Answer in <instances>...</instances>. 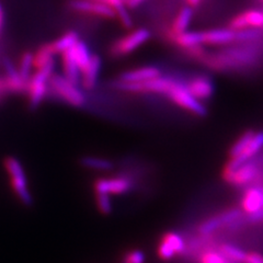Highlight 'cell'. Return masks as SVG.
<instances>
[{
  "label": "cell",
  "instance_id": "1",
  "mask_svg": "<svg viewBox=\"0 0 263 263\" xmlns=\"http://www.w3.org/2000/svg\"><path fill=\"white\" fill-rule=\"evenodd\" d=\"M4 166L8 175L10 176L11 186L16 196L26 206H32L33 197L28 187L27 176L21 162L14 157H7L4 161Z\"/></svg>",
  "mask_w": 263,
  "mask_h": 263
},
{
  "label": "cell",
  "instance_id": "2",
  "mask_svg": "<svg viewBox=\"0 0 263 263\" xmlns=\"http://www.w3.org/2000/svg\"><path fill=\"white\" fill-rule=\"evenodd\" d=\"M53 70L54 63H51L45 67L37 69L35 73L30 76L27 82V92L32 108H36L43 101L48 86V79L53 75Z\"/></svg>",
  "mask_w": 263,
  "mask_h": 263
},
{
  "label": "cell",
  "instance_id": "3",
  "mask_svg": "<svg viewBox=\"0 0 263 263\" xmlns=\"http://www.w3.org/2000/svg\"><path fill=\"white\" fill-rule=\"evenodd\" d=\"M48 86L59 95L64 101L72 106H82L86 102L84 92L77 88V85L72 84L68 79L61 75H52L48 79Z\"/></svg>",
  "mask_w": 263,
  "mask_h": 263
},
{
  "label": "cell",
  "instance_id": "4",
  "mask_svg": "<svg viewBox=\"0 0 263 263\" xmlns=\"http://www.w3.org/2000/svg\"><path fill=\"white\" fill-rule=\"evenodd\" d=\"M166 96H168L171 101H174L181 108L199 115V117H205L208 114V109L201 103V101L195 99L187 91L185 86L178 81H175V84L168 90Z\"/></svg>",
  "mask_w": 263,
  "mask_h": 263
},
{
  "label": "cell",
  "instance_id": "5",
  "mask_svg": "<svg viewBox=\"0 0 263 263\" xmlns=\"http://www.w3.org/2000/svg\"><path fill=\"white\" fill-rule=\"evenodd\" d=\"M151 39V32L147 29H137L124 37H121L112 44L110 53L114 57L130 54Z\"/></svg>",
  "mask_w": 263,
  "mask_h": 263
},
{
  "label": "cell",
  "instance_id": "6",
  "mask_svg": "<svg viewBox=\"0 0 263 263\" xmlns=\"http://www.w3.org/2000/svg\"><path fill=\"white\" fill-rule=\"evenodd\" d=\"M175 81L176 80L169 77L159 76L157 78L139 82V84H120V82H117L115 86L129 92H153L166 95L171 86L175 84Z\"/></svg>",
  "mask_w": 263,
  "mask_h": 263
},
{
  "label": "cell",
  "instance_id": "7",
  "mask_svg": "<svg viewBox=\"0 0 263 263\" xmlns=\"http://www.w3.org/2000/svg\"><path fill=\"white\" fill-rule=\"evenodd\" d=\"M69 6L77 12L101 16V18L112 19L117 16L112 7L97 0H71Z\"/></svg>",
  "mask_w": 263,
  "mask_h": 263
},
{
  "label": "cell",
  "instance_id": "8",
  "mask_svg": "<svg viewBox=\"0 0 263 263\" xmlns=\"http://www.w3.org/2000/svg\"><path fill=\"white\" fill-rule=\"evenodd\" d=\"M262 147H263V132H259V133L254 134L249 145L246 147V149L240 155H238L235 158H230L224 171H234L237 168H239L246 162H248L253 156H256L261 151Z\"/></svg>",
  "mask_w": 263,
  "mask_h": 263
},
{
  "label": "cell",
  "instance_id": "9",
  "mask_svg": "<svg viewBox=\"0 0 263 263\" xmlns=\"http://www.w3.org/2000/svg\"><path fill=\"white\" fill-rule=\"evenodd\" d=\"M132 181L125 177L117 178H100L95 182L96 193L105 194H122L128 192L132 189Z\"/></svg>",
  "mask_w": 263,
  "mask_h": 263
},
{
  "label": "cell",
  "instance_id": "10",
  "mask_svg": "<svg viewBox=\"0 0 263 263\" xmlns=\"http://www.w3.org/2000/svg\"><path fill=\"white\" fill-rule=\"evenodd\" d=\"M258 176V168L254 163L246 162L239 168H237L234 171H224L223 177L226 180V182L233 185H245Z\"/></svg>",
  "mask_w": 263,
  "mask_h": 263
},
{
  "label": "cell",
  "instance_id": "11",
  "mask_svg": "<svg viewBox=\"0 0 263 263\" xmlns=\"http://www.w3.org/2000/svg\"><path fill=\"white\" fill-rule=\"evenodd\" d=\"M185 88L199 101L208 100L215 91V86H214L213 81L204 76L192 78L185 85Z\"/></svg>",
  "mask_w": 263,
  "mask_h": 263
},
{
  "label": "cell",
  "instance_id": "12",
  "mask_svg": "<svg viewBox=\"0 0 263 263\" xmlns=\"http://www.w3.org/2000/svg\"><path fill=\"white\" fill-rule=\"evenodd\" d=\"M159 76H161L159 68L154 67V66H146V67L123 72L118 82H120V84H139V82H144Z\"/></svg>",
  "mask_w": 263,
  "mask_h": 263
},
{
  "label": "cell",
  "instance_id": "13",
  "mask_svg": "<svg viewBox=\"0 0 263 263\" xmlns=\"http://www.w3.org/2000/svg\"><path fill=\"white\" fill-rule=\"evenodd\" d=\"M4 68L6 71V76L4 82L7 91L11 92H24L27 91V82L19 73V70L15 68V66L9 61H4Z\"/></svg>",
  "mask_w": 263,
  "mask_h": 263
},
{
  "label": "cell",
  "instance_id": "14",
  "mask_svg": "<svg viewBox=\"0 0 263 263\" xmlns=\"http://www.w3.org/2000/svg\"><path fill=\"white\" fill-rule=\"evenodd\" d=\"M241 208L248 215L263 210V190L260 187H249L242 196Z\"/></svg>",
  "mask_w": 263,
  "mask_h": 263
},
{
  "label": "cell",
  "instance_id": "15",
  "mask_svg": "<svg viewBox=\"0 0 263 263\" xmlns=\"http://www.w3.org/2000/svg\"><path fill=\"white\" fill-rule=\"evenodd\" d=\"M101 70V59L98 55H91L87 67L81 71L80 81L86 89H93L97 85L99 73Z\"/></svg>",
  "mask_w": 263,
  "mask_h": 263
},
{
  "label": "cell",
  "instance_id": "16",
  "mask_svg": "<svg viewBox=\"0 0 263 263\" xmlns=\"http://www.w3.org/2000/svg\"><path fill=\"white\" fill-rule=\"evenodd\" d=\"M204 44L225 45L236 41V32L232 29H213L203 31Z\"/></svg>",
  "mask_w": 263,
  "mask_h": 263
},
{
  "label": "cell",
  "instance_id": "17",
  "mask_svg": "<svg viewBox=\"0 0 263 263\" xmlns=\"http://www.w3.org/2000/svg\"><path fill=\"white\" fill-rule=\"evenodd\" d=\"M68 52L73 62L78 66L81 75V71L87 67L90 59H91V54L89 52L88 46L84 42H81V41H78L75 45L68 49Z\"/></svg>",
  "mask_w": 263,
  "mask_h": 263
},
{
  "label": "cell",
  "instance_id": "18",
  "mask_svg": "<svg viewBox=\"0 0 263 263\" xmlns=\"http://www.w3.org/2000/svg\"><path fill=\"white\" fill-rule=\"evenodd\" d=\"M174 36L175 42L184 48L204 44V35L202 31H185Z\"/></svg>",
  "mask_w": 263,
  "mask_h": 263
},
{
  "label": "cell",
  "instance_id": "19",
  "mask_svg": "<svg viewBox=\"0 0 263 263\" xmlns=\"http://www.w3.org/2000/svg\"><path fill=\"white\" fill-rule=\"evenodd\" d=\"M193 18V9L192 7H184L181 9L177 15V18L172 24V33L174 35L180 34L187 31L189 26H190L191 20Z\"/></svg>",
  "mask_w": 263,
  "mask_h": 263
},
{
  "label": "cell",
  "instance_id": "20",
  "mask_svg": "<svg viewBox=\"0 0 263 263\" xmlns=\"http://www.w3.org/2000/svg\"><path fill=\"white\" fill-rule=\"evenodd\" d=\"M54 55L55 54L53 52L51 43L42 45L35 52V54H33V68H36L37 70L45 67V66L49 65L51 63H54Z\"/></svg>",
  "mask_w": 263,
  "mask_h": 263
},
{
  "label": "cell",
  "instance_id": "21",
  "mask_svg": "<svg viewBox=\"0 0 263 263\" xmlns=\"http://www.w3.org/2000/svg\"><path fill=\"white\" fill-rule=\"evenodd\" d=\"M79 41V36L76 32L69 31L65 33L63 36L54 41L51 43L54 54H63L64 52L68 51L70 47H72Z\"/></svg>",
  "mask_w": 263,
  "mask_h": 263
},
{
  "label": "cell",
  "instance_id": "22",
  "mask_svg": "<svg viewBox=\"0 0 263 263\" xmlns=\"http://www.w3.org/2000/svg\"><path fill=\"white\" fill-rule=\"evenodd\" d=\"M63 56V66H64V72L65 78L68 79L70 82L75 85H78L80 82V70L76 63L73 62L71 56L68 51H66L62 54Z\"/></svg>",
  "mask_w": 263,
  "mask_h": 263
},
{
  "label": "cell",
  "instance_id": "23",
  "mask_svg": "<svg viewBox=\"0 0 263 263\" xmlns=\"http://www.w3.org/2000/svg\"><path fill=\"white\" fill-rule=\"evenodd\" d=\"M80 164L85 168L99 171H106L113 168V163L110 160L100 157H92V156H85V157H82L80 159Z\"/></svg>",
  "mask_w": 263,
  "mask_h": 263
},
{
  "label": "cell",
  "instance_id": "24",
  "mask_svg": "<svg viewBox=\"0 0 263 263\" xmlns=\"http://www.w3.org/2000/svg\"><path fill=\"white\" fill-rule=\"evenodd\" d=\"M254 132L253 130H247L245 133L238 138V141L232 146L229 151V157L230 158H235L237 157L238 155H240L245 149L246 147L249 145V143L251 142V139L254 136Z\"/></svg>",
  "mask_w": 263,
  "mask_h": 263
},
{
  "label": "cell",
  "instance_id": "25",
  "mask_svg": "<svg viewBox=\"0 0 263 263\" xmlns=\"http://www.w3.org/2000/svg\"><path fill=\"white\" fill-rule=\"evenodd\" d=\"M247 29H263V11L249 10L242 12Z\"/></svg>",
  "mask_w": 263,
  "mask_h": 263
},
{
  "label": "cell",
  "instance_id": "26",
  "mask_svg": "<svg viewBox=\"0 0 263 263\" xmlns=\"http://www.w3.org/2000/svg\"><path fill=\"white\" fill-rule=\"evenodd\" d=\"M220 253L223 254V256H225L227 259H230L235 262H245V259L247 256V253L243 250L237 248V247L232 245L221 246Z\"/></svg>",
  "mask_w": 263,
  "mask_h": 263
},
{
  "label": "cell",
  "instance_id": "27",
  "mask_svg": "<svg viewBox=\"0 0 263 263\" xmlns=\"http://www.w3.org/2000/svg\"><path fill=\"white\" fill-rule=\"evenodd\" d=\"M162 241L168 243L176 253H182L185 248L183 238L176 233H167L162 237Z\"/></svg>",
  "mask_w": 263,
  "mask_h": 263
},
{
  "label": "cell",
  "instance_id": "28",
  "mask_svg": "<svg viewBox=\"0 0 263 263\" xmlns=\"http://www.w3.org/2000/svg\"><path fill=\"white\" fill-rule=\"evenodd\" d=\"M223 226H225L223 218H221L220 215H217L211 219L205 220L204 223L200 226L199 230L202 235H210Z\"/></svg>",
  "mask_w": 263,
  "mask_h": 263
},
{
  "label": "cell",
  "instance_id": "29",
  "mask_svg": "<svg viewBox=\"0 0 263 263\" xmlns=\"http://www.w3.org/2000/svg\"><path fill=\"white\" fill-rule=\"evenodd\" d=\"M33 68V53L27 52L21 57L20 66H19V73L21 77L28 81L31 76V70Z\"/></svg>",
  "mask_w": 263,
  "mask_h": 263
},
{
  "label": "cell",
  "instance_id": "30",
  "mask_svg": "<svg viewBox=\"0 0 263 263\" xmlns=\"http://www.w3.org/2000/svg\"><path fill=\"white\" fill-rule=\"evenodd\" d=\"M97 204L100 212L104 215H108L112 212V204L109 194L105 193H97Z\"/></svg>",
  "mask_w": 263,
  "mask_h": 263
},
{
  "label": "cell",
  "instance_id": "31",
  "mask_svg": "<svg viewBox=\"0 0 263 263\" xmlns=\"http://www.w3.org/2000/svg\"><path fill=\"white\" fill-rule=\"evenodd\" d=\"M201 263H228L227 258L216 251H208L201 257Z\"/></svg>",
  "mask_w": 263,
  "mask_h": 263
},
{
  "label": "cell",
  "instance_id": "32",
  "mask_svg": "<svg viewBox=\"0 0 263 263\" xmlns=\"http://www.w3.org/2000/svg\"><path fill=\"white\" fill-rule=\"evenodd\" d=\"M115 14H117V16L120 19L123 27H125L127 29L133 27V20H132V16L127 10L126 6H122L118 8V9H115Z\"/></svg>",
  "mask_w": 263,
  "mask_h": 263
},
{
  "label": "cell",
  "instance_id": "33",
  "mask_svg": "<svg viewBox=\"0 0 263 263\" xmlns=\"http://www.w3.org/2000/svg\"><path fill=\"white\" fill-rule=\"evenodd\" d=\"M123 263H145V253L141 250L129 251Z\"/></svg>",
  "mask_w": 263,
  "mask_h": 263
},
{
  "label": "cell",
  "instance_id": "34",
  "mask_svg": "<svg viewBox=\"0 0 263 263\" xmlns=\"http://www.w3.org/2000/svg\"><path fill=\"white\" fill-rule=\"evenodd\" d=\"M158 254H159V257L163 260H170L175 257L176 252L168 243H166L164 241H161L160 245L158 246Z\"/></svg>",
  "mask_w": 263,
  "mask_h": 263
},
{
  "label": "cell",
  "instance_id": "35",
  "mask_svg": "<svg viewBox=\"0 0 263 263\" xmlns=\"http://www.w3.org/2000/svg\"><path fill=\"white\" fill-rule=\"evenodd\" d=\"M245 263H263V257L257 252L247 253Z\"/></svg>",
  "mask_w": 263,
  "mask_h": 263
},
{
  "label": "cell",
  "instance_id": "36",
  "mask_svg": "<svg viewBox=\"0 0 263 263\" xmlns=\"http://www.w3.org/2000/svg\"><path fill=\"white\" fill-rule=\"evenodd\" d=\"M145 0H125V5L127 8H130V9H133V8L138 7L141 4H143Z\"/></svg>",
  "mask_w": 263,
  "mask_h": 263
},
{
  "label": "cell",
  "instance_id": "37",
  "mask_svg": "<svg viewBox=\"0 0 263 263\" xmlns=\"http://www.w3.org/2000/svg\"><path fill=\"white\" fill-rule=\"evenodd\" d=\"M6 92H7V89H6V86H5L4 79H0V97L4 96Z\"/></svg>",
  "mask_w": 263,
  "mask_h": 263
},
{
  "label": "cell",
  "instance_id": "38",
  "mask_svg": "<svg viewBox=\"0 0 263 263\" xmlns=\"http://www.w3.org/2000/svg\"><path fill=\"white\" fill-rule=\"evenodd\" d=\"M186 2H187L189 5H190V7H196V6L200 5L201 0H186Z\"/></svg>",
  "mask_w": 263,
  "mask_h": 263
},
{
  "label": "cell",
  "instance_id": "39",
  "mask_svg": "<svg viewBox=\"0 0 263 263\" xmlns=\"http://www.w3.org/2000/svg\"><path fill=\"white\" fill-rule=\"evenodd\" d=\"M3 26V14H0V29H2Z\"/></svg>",
  "mask_w": 263,
  "mask_h": 263
},
{
  "label": "cell",
  "instance_id": "40",
  "mask_svg": "<svg viewBox=\"0 0 263 263\" xmlns=\"http://www.w3.org/2000/svg\"><path fill=\"white\" fill-rule=\"evenodd\" d=\"M97 2H101V3H104V4L108 5V2H109V0H97Z\"/></svg>",
  "mask_w": 263,
  "mask_h": 263
},
{
  "label": "cell",
  "instance_id": "41",
  "mask_svg": "<svg viewBox=\"0 0 263 263\" xmlns=\"http://www.w3.org/2000/svg\"><path fill=\"white\" fill-rule=\"evenodd\" d=\"M0 14H3V8H2V5H0Z\"/></svg>",
  "mask_w": 263,
  "mask_h": 263
},
{
  "label": "cell",
  "instance_id": "42",
  "mask_svg": "<svg viewBox=\"0 0 263 263\" xmlns=\"http://www.w3.org/2000/svg\"><path fill=\"white\" fill-rule=\"evenodd\" d=\"M259 2H261V3H263V0H259Z\"/></svg>",
  "mask_w": 263,
  "mask_h": 263
}]
</instances>
